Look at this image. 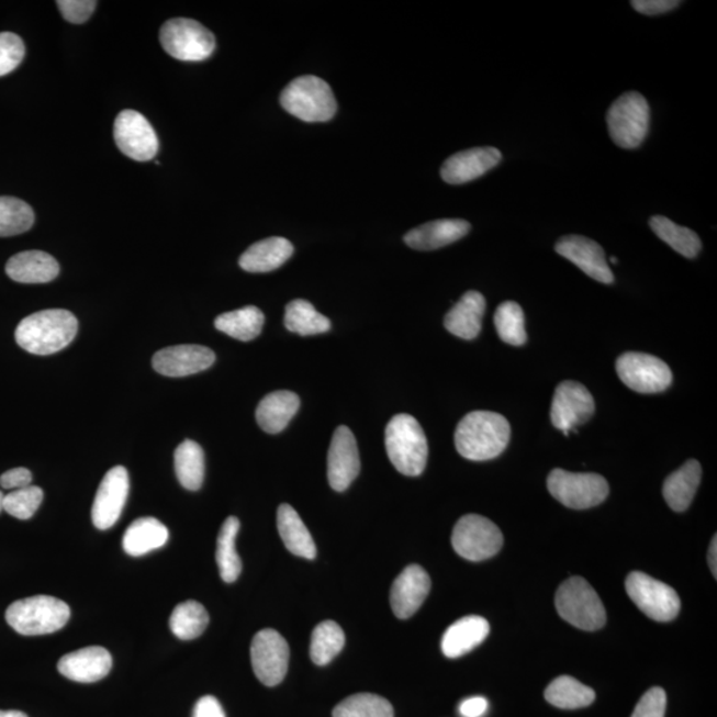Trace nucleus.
<instances>
[{"label":"nucleus","instance_id":"obj_35","mask_svg":"<svg viewBox=\"0 0 717 717\" xmlns=\"http://www.w3.org/2000/svg\"><path fill=\"white\" fill-rule=\"evenodd\" d=\"M545 699L557 708L579 709L593 704L595 693L574 677L560 676L549 684L545 691Z\"/></svg>","mask_w":717,"mask_h":717},{"label":"nucleus","instance_id":"obj_17","mask_svg":"<svg viewBox=\"0 0 717 717\" xmlns=\"http://www.w3.org/2000/svg\"><path fill=\"white\" fill-rule=\"evenodd\" d=\"M327 474L336 492H345L360 472L357 439L346 425L336 428L328 450Z\"/></svg>","mask_w":717,"mask_h":717},{"label":"nucleus","instance_id":"obj_4","mask_svg":"<svg viewBox=\"0 0 717 717\" xmlns=\"http://www.w3.org/2000/svg\"><path fill=\"white\" fill-rule=\"evenodd\" d=\"M71 617V608L61 600L35 595L14 602L5 612V620L21 636H46L59 631Z\"/></svg>","mask_w":717,"mask_h":717},{"label":"nucleus","instance_id":"obj_2","mask_svg":"<svg viewBox=\"0 0 717 717\" xmlns=\"http://www.w3.org/2000/svg\"><path fill=\"white\" fill-rule=\"evenodd\" d=\"M79 323L67 310H44L27 316L15 332L23 350L34 355H53L66 348L78 334Z\"/></svg>","mask_w":717,"mask_h":717},{"label":"nucleus","instance_id":"obj_46","mask_svg":"<svg viewBox=\"0 0 717 717\" xmlns=\"http://www.w3.org/2000/svg\"><path fill=\"white\" fill-rule=\"evenodd\" d=\"M56 5L67 22L81 24L91 18L98 2L94 0H60V2H56Z\"/></svg>","mask_w":717,"mask_h":717},{"label":"nucleus","instance_id":"obj_43","mask_svg":"<svg viewBox=\"0 0 717 717\" xmlns=\"http://www.w3.org/2000/svg\"><path fill=\"white\" fill-rule=\"evenodd\" d=\"M43 496L40 486L30 485L22 488V490L12 491L8 496H4L3 511L18 519H30L40 509Z\"/></svg>","mask_w":717,"mask_h":717},{"label":"nucleus","instance_id":"obj_28","mask_svg":"<svg viewBox=\"0 0 717 717\" xmlns=\"http://www.w3.org/2000/svg\"><path fill=\"white\" fill-rule=\"evenodd\" d=\"M300 407L301 399L296 393L291 391L271 392L258 404L257 423L265 433L271 435L282 433Z\"/></svg>","mask_w":717,"mask_h":717},{"label":"nucleus","instance_id":"obj_52","mask_svg":"<svg viewBox=\"0 0 717 717\" xmlns=\"http://www.w3.org/2000/svg\"><path fill=\"white\" fill-rule=\"evenodd\" d=\"M0 717H29L21 710H0Z\"/></svg>","mask_w":717,"mask_h":717},{"label":"nucleus","instance_id":"obj_20","mask_svg":"<svg viewBox=\"0 0 717 717\" xmlns=\"http://www.w3.org/2000/svg\"><path fill=\"white\" fill-rule=\"evenodd\" d=\"M430 592V579L422 567L411 564L393 582L391 606L400 619H408L422 607Z\"/></svg>","mask_w":717,"mask_h":717},{"label":"nucleus","instance_id":"obj_24","mask_svg":"<svg viewBox=\"0 0 717 717\" xmlns=\"http://www.w3.org/2000/svg\"><path fill=\"white\" fill-rule=\"evenodd\" d=\"M486 301L479 291H468L461 300L448 311L444 326L450 334L461 339L472 340L478 338L481 332L482 318H484Z\"/></svg>","mask_w":717,"mask_h":717},{"label":"nucleus","instance_id":"obj_39","mask_svg":"<svg viewBox=\"0 0 717 717\" xmlns=\"http://www.w3.org/2000/svg\"><path fill=\"white\" fill-rule=\"evenodd\" d=\"M346 637L341 627L333 620L322 621L311 636L310 657L316 665H326L345 647Z\"/></svg>","mask_w":717,"mask_h":717},{"label":"nucleus","instance_id":"obj_7","mask_svg":"<svg viewBox=\"0 0 717 717\" xmlns=\"http://www.w3.org/2000/svg\"><path fill=\"white\" fill-rule=\"evenodd\" d=\"M613 142L620 148L636 149L645 142L650 126V107L642 94L626 92L607 112Z\"/></svg>","mask_w":717,"mask_h":717},{"label":"nucleus","instance_id":"obj_44","mask_svg":"<svg viewBox=\"0 0 717 717\" xmlns=\"http://www.w3.org/2000/svg\"><path fill=\"white\" fill-rule=\"evenodd\" d=\"M24 43L15 34H0V78L9 75L21 65L24 59Z\"/></svg>","mask_w":717,"mask_h":717},{"label":"nucleus","instance_id":"obj_1","mask_svg":"<svg viewBox=\"0 0 717 717\" xmlns=\"http://www.w3.org/2000/svg\"><path fill=\"white\" fill-rule=\"evenodd\" d=\"M511 441V424L503 415L491 411H473L457 425V452L468 460L496 459Z\"/></svg>","mask_w":717,"mask_h":717},{"label":"nucleus","instance_id":"obj_12","mask_svg":"<svg viewBox=\"0 0 717 717\" xmlns=\"http://www.w3.org/2000/svg\"><path fill=\"white\" fill-rule=\"evenodd\" d=\"M618 376L638 393H659L672 384V372L662 359L642 352H626L617 360Z\"/></svg>","mask_w":717,"mask_h":717},{"label":"nucleus","instance_id":"obj_11","mask_svg":"<svg viewBox=\"0 0 717 717\" xmlns=\"http://www.w3.org/2000/svg\"><path fill=\"white\" fill-rule=\"evenodd\" d=\"M626 592L639 610L653 620L670 621L681 612V598L675 590L642 571H632L627 576Z\"/></svg>","mask_w":717,"mask_h":717},{"label":"nucleus","instance_id":"obj_16","mask_svg":"<svg viewBox=\"0 0 717 717\" xmlns=\"http://www.w3.org/2000/svg\"><path fill=\"white\" fill-rule=\"evenodd\" d=\"M130 493V475L124 467H114L104 475L94 497L92 522L100 530L112 528L122 516Z\"/></svg>","mask_w":717,"mask_h":717},{"label":"nucleus","instance_id":"obj_19","mask_svg":"<svg viewBox=\"0 0 717 717\" xmlns=\"http://www.w3.org/2000/svg\"><path fill=\"white\" fill-rule=\"evenodd\" d=\"M556 251L579 266L586 276L595 281L606 284L614 282V275L608 268L605 250L595 240L581 236L563 237L558 240Z\"/></svg>","mask_w":717,"mask_h":717},{"label":"nucleus","instance_id":"obj_10","mask_svg":"<svg viewBox=\"0 0 717 717\" xmlns=\"http://www.w3.org/2000/svg\"><path fill=\"white\" fill-rule=\"evenodd\" d=\"M503 545L504 536L498 526L479 514L461 517L452 533L456 553L468 561L488 560L496 556Z\"/></svg>","mask_w":717,"mask_h":717},{"label":"nucleus","instance_id":"obj_51","mask_svg":"<svg viewBox=\"0 0 717 717\" xmlns=\"http://www.w3.org/2000/svg\"><path fill=\"white\" fill-rule=\"evenodd\" d=\"M716 556H717V539H716V536H715L714 539H713V542H710V547H709V551H708L709 569H710V571H713V574H714L715 579L717 576V574H716V571H717Z\"/></svg>","mask_w":717,"mask_h":717},{"label":"nucleus","instance_id":"obj_30","mask_svg":"<svg viewBox=\"0 0 717 717\" xmlns=\"http://www.w3.org/2000/svg\"><path fill=\"white\" fill-rule=\"evenodd\" d=\"M702 481L699 461L688 460L664 481L663 496L672 511L684 512L693 503Z\"/></svg>","mask_w":717,"mask_h":717},{"label":"nucleus","instance_id":"obj_49","mask_svg":"<svg viewBox=\"0 0 717 717\" xmlns=\"http://www.w3.org/2000/svg\"><path fill=\"white\" fill-rule=\"evenodd\" d=\"M193 717H226V715L221 703L214 696H204L195 703Z\"/></svg>","mask_w":717,"mask_h":717},{"label":"nucleus","instance_id":"obj_13","mask_svg":"<svg viewBox=\"0 0 717 717\" xmlns=\"http://www.w3.org/2000/svg\"><path fill=\"white\" fill-rule=\"evenodd\" d=\"M251 665L258 681L275 687L288 674L290 649L285 639L272 628L256 634L251 642Z\"/></svg>","mask_w":717,"mask_h":717},{"label":"nucleus","instance_id":"obj_38","mask_svg":"<svg viewBox=\"0 0 717 717\" xmlns=\"http://www.w3.org/2000/svg\"><path fill=\"white\" fill-rule=\"evenodd\" d=\"M209 625L206 608L195 601L182 602L170 615L171 632L181 640H192L202 636Z\"/></svg>","mask_w":717,"mask_h":717},{"label":"nucleus","instance_id":"obj_21","mask_svg":"<svg viewBox=\"0 0 717 717\" xmlns=\"http://www.w3.org/2000/svg\"><path fill=\"white\" fill-rule=\"evenodd\" d=\"M503 158L497 148H473L459 152L450 156L441 168L442 180L452 183V186H461L469 181L479 179L490 171Z\"/></svg>","mask_w":717,"mask_h":717},{"label":"nucleus","instance_id":"obj_9","mask_svg":"<svg viewBox=\"0 0 717 717\" xmlns=\"http://www.w3.org/2000/svg\"><path fill=\"white\" fill-rule=\"evenodd\" d=\"M548 490L570 509H590L604 503L610 492L608 482L596 473H571L554 469L548 478Z\"/></svg>","mask_w":717,"mask_h":717},{"label":"nucleus","instance_id":"obj_6","mask_svg":"<svg viewBox=\"0 0 717 717\" xmlns=\"http://www.w3.org/2000/svg\"><path fill=\"white\" fill-rule=\"evenodd\" d=\"M556 607L562 619L581 630H600L606 624V610L600 595L581 576H571L557 590Z\"/></svg>","mask_w":717,"mask_h":717},{"label":"nucleus","instance_id":"obj_47","mask_svg":"<svg viewBox=\"0 0 717 717\" xmlns=\"http://www.w3.org/2000/svg\"><path fill=\"white\" fill-rule=\"evenodd\" d=\"M31 482H33V473L25 468L11 469L0 478V486L9 491L22 490V488L30 486Z\"/></svg>","mask_w":717,"mask_h":717},{"label":"nucleus","instance_id":"obj_48","mask_svg":"<svg viewBox=\"0 0 717 717\" xmlns=\"http://www.w3.org/2000/svg\"><path fill=\"white\" fill-rule=\"evenodd\" d=\"M677 0H632L631 5L640 14L659 15L677 8Z\"/></svg>","mask_w":717,"mask_h":717},{"label":"nucleus","instance_id":"obj_54","mask_svg":"<svg viewBox=\"0 0 717 717\" xmlns=\"http://www.w3.org/2000/svg\"><path fill=\"white\" fill-rule=\"evenodd\" d=\"M610 261H612L613 264H618V259L615 258V257H612Z\"/></svg>","mask_w":717,"mask_h":717},{"label":"nucleus","instance_id":"obj_42","mask_svg":"<svg viewBox=\"0 0 717 717\" xmlns=\"http://www.w3.org/2000/svg\"><path fill=\"white\" fill-rule=\"evenodd\" d=\"M334 717H393V707L384 697L373 694H357L343 701L334 708Z\"/></svg>","mask_w":717,"mask_h":717},{"label":"nucleus","instance_id":"obj_40","mask_svg":"<svg viewBox=\"0 0 717 717\" xmlns=\"http://www.w3.org/2000/svg\"><path fill=\"white\" fill-rule=\"evenodd\" d=\"M35 222L33 208L16 197H0V237H14L29 232Z\"/></svg>","mask_w":717,"mask_h":717},{"label":"nucleus","instance_id":"obj_41","mask_svg":"<svg viewBox=\"0 0 717 717\" xmlns=\"http://www.w3.org/2000/svg\"><path fill=\"white\" fill-rule=\"evenodd\" d=\"M494 326H496L501 340L511 346H524L528 340L525 332V315L522 306L516 302L501 303L494 314Z\"/></svg>","mask_w":717,"mask_h":717},{"label":"nucleus","instance_id":"obj_27","mask_svg":"<svg viewBox=\"0 0 717 717\" xmlns=\"http://www.w3.org/2000/svg\"><path fill=\"white\" fill-rule=\"evenodd\" d=\"M294 254V246L282 237H270L254 244L239 258L247 272H270L281 268Z\"/></svg>","mask_w":717,"mask_h":717},{"label":"nucleus","instance_id":"obj_50","mask_svg":"<svg viewBox=\"0 0 717 717\" xmlns=\"http://www.w3.org/2000/svg\"><path fill=\"white\" fill-rule=\"evenodd\" d=\"M488 707L490 704L485 697L474 696L460 704L459 713L462 717H482L486 714Z\"/></svg>","mask_w":717,"mask_h":717},{"label":"nucleus","instance_id":"obj_29","mask_svg":"<svg viewBox=\"0 0 717 717\" xmlns=\"http://www.w3.org/2000/svg\"><path fill=\"white\" fill-rule=\"evenodd\" d=\"M277 525L279 536H281L284 547L290 553L296 557L314 560L316 557V547L313 536L310 535L306 525L303 524L300 514L289 504L279 506L277 514Z\"/></svg>","mask_w":717,"mask_h":717},{"label":"nucleus","instance_id":"obj_26","mask_svg":"<svg viewBox=\"0 0 717 717\" xmlns=\"http://www.w3.org/2000/svg\"><path fill=\"white\" fill-rule=\"evenodd\" d=\"M491 626L485 618L471 615L455 621L444 634L441 650L450 659L471 652L490 636Z\"/></svg>","mask_w":717,"mask_h":717},{"label":"nucleus","instance_id":"obj_14","mask_svg":"<svg viewBox=\"0 0 717 717\" xmlns=\"http://www.w3.org/2000/svg\"><path fill=\"white\" fill-rule=\"evenodd\" d=\"M113 136L119 149L132 160L150 161L157 155L158 138L154 126L137 111L125 110L119 113Z\"/></svg>","mask_w":717,"mask_h":717},{"label":"nucleus","instance_id":"obj_36","mask_svg":"<svg viewBox=\"0 0 717 717\" xmlns=\"http://www.w3.org/2000/svg\"><path fill=\"white\" fill-rule=\"evenodd\" d=\"M652 232L663 243L670 245L676 253L685 258H695L702 250V240L694 231L679 226L663 215H653L650 220Z\"/></svg>","mask_w":717,"mask_h":717},{"label":"nucleus","instance_id":"obj_23","mask_svg":"<svg viewBox=\"0 0 717 717\" xmlns=\"http://www.w3.org/2000/svg\"><path fill=\"white\" fill-rule=\"evenodd\" d=\"M471 232V224L464 220H439L412 228L404 240L415 250H436L457 243Z\"/></svg>","mask_w":717,"mask_h":717},{"label":"nucleus","instance_id":"obj_33","mask_svg":"<svg viewBox=\"0 0 717 717\" xmlns=\"http://www.w3.org/2000/svg\"><path fill=\"white\" fill-rule=\"evenodd\" d=\"M265 315L256 306H246L231 313L221 314L215 318L214 326L219 332L232 336L234 339L249 341L261 334Z\"/></svg>","mask_w":717,"mask_h":717},{"label":"nucleus","instance_id":"obj_53","mask_svg":"<svg viewBox=\"0 0 717 717\" xmlns=\"http://www.w3.org/2000/svg\"><path fill=\"white\" fill-rule=\"evenodd\" d=\"M3 500H4V494L0 492V512L3 511Z\"/></svg>","mask_w":717,"mask_h":717},{"label":"nucleus","instance_id":"obj_3","mask_svg":"<svg viewBox=\"0 0 717 717\" xmlns=\"http://www.w3.org/2000/svg\"><path fill=\"white\" fill-rule=\"evenodd\" d=\"M385 448L397 471L410 478L424 472L428 460V441L414 416H393L385 428Z\"/></svg>","mask_w":717,"mask_h":717},{"label":"nucleus","instance_id":"obj_32","mask_svg":"<svg viewBox=\"0 0 717 717\" xmlns=\"http://www.w3.org/2000/svg\"><path fill=\"white\" fill-rule=\"evenodd\" d=\"M175 469L180 484L188 491H199L205 479V453L193 440L180 444L175 452Z\"/></svg>","mask_w":717,"mask_h":717},{"label":"nucleus","instance_id":"obj_15","mask_svg":"<svg viewBox=\"0 0 717 717\" xmlns=\"http://www.w3.org/2000/svg\"><path fill=\"white\" fill-rule=\"evenodd\" d=\"M595 402L585 385L567 380L557 386L550 417L557 429L569 435L576 425L585 424L593 417Z\"/></svg>","mask_w":717,"mask_h":717},{"label":"nucleus","instance_id":"obj_8","mask_svg":"<svg viewBox=\"0 0 717 717\" xmlns=\"http://www.w3.org/2000/svg\"><path fill=\"white\" fill-rule=\"evenodd\" d=\"M165 53L181 61H204L215 49V37L205 25L188 18L170 19L160 31Z\"/></svg>","mask_w":717,"mask_h":717},{"label":"nucleus","instance_id":"obj_34","mask_svg":"<svg viewBox=\"0 0 717 717\" xmlns=\"http://www.w3.org/2000/svg\"><path fill=\"white\" fill-rule=\"evenodd\" d=\"M239 528V519L237 517H228L224 525L221 526L217 539V553H215V558H217L221 579L226 583L237 581L240 571H243V562H240L236 549Z\"/></svg>","mask_w":717,"mask_h":717},{"label":"nucleus","instance_id":"obj_25","mask_svg":"<svg viewBox=\"0 0 717 717\" xmlns=\"http://www.w3.org/2000/svg\"><path fill=\"white\" fill-rule=\"evenodd\" d=\"M5 272L19 283H48L59 276L60 266L48 253L29 250L11 257Z\"/></svg>","mask_w":717,"mask_h":717},{"label":"nucleus","instance_id":"obj_31","mask_svg":"<svg viewBox=\"0 0 717 717\" xmlns=\"http://www.w3.org/2000/svg\"><path fill=\"white\" fill-rule=\"evenodd\" d=\"M167 526L154 517H143L130 525L123 537V548L126 554L142 557L160 549L168 542Z\"/></svg>","mask_w":717,"mask_h":717},{"label":"nucleus","instance_id":"obj_18","mask_svg":"<svg viewBox=\"0 0 717 717\" xmlns=\"http://www.w3.org/2000/svg\"><path fill=\"white\" fill-rule=\"evenodd\" d=\"M215 354L211 348L197 345H181L164 348L152 359L155 370L164 377L182 378L194 376L214 365Z\"/></svg>","mask_w":717,"mask_h":717},{"label":"nucleus","instance_id":"obj_45","mask_svg":"<svg viewBox=\"0 0 717 717\" xmlns=\"http://www.w3.org/2000/svg\"><path fill=\"white\" fill-rule=\"evenodd\" d=\"M668 696L664 690L653 687L642 696L631 717H664Z\"/></svg>","mask_w":717,"mask_h":717},{"label":"nucleus","instance_id":"obj_22","mask_svg":"<svg viewBox=\"0 0 717 717\" xmlns=\"http://www.w3.org/2000/svg\"><path fill=\"white\" fill-rule=\"evenodd\" d=\"M112 657L104 647H85L69 652L57 663L63 676L79 683H94L104 679L112 669Z\"/></svg>","mask_w":717,"mask_h":717},{"label":"nucleus","instance_id":"obj_5","mask_svg":"<svg viewBox=\"0 0 717 717\" xmlns=\"http://www.w3.org/2000/svg\"><path fill=\"white\" fill-rule=\"evenodd\" d=\"M285 112L306 123H325L336 113L332 87L316 76H301L290 82L281 93Z\"/></svg>","mask_w":717,"mask_h":717},{"label":"nucleus","instance_id":"obj_37","mask_svg":"<svg viewBox=\"0 0 717 717\" xmlns=\"http://www.w3.org/2000/svg\"><path fill=\"white\" fill-rule=\"evenodd\" d=\"M284 326L291 333L309 336L329 332L332 322L309 301L295 300L285 306Z\"/></svg>","mask_w":717,"mask_h":717}]
</instances>
